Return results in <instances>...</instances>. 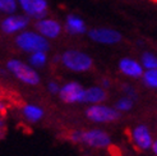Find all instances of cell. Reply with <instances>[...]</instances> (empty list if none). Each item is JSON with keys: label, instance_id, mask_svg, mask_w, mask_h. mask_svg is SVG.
<instances>
[{"label": "cell", "instance_id": "4", "mask_svg": "<svg viewBox=\"0 0 157 156\" xmlns=\"http://www.w3.org/2000/svg\"><path fill=\"white\" fill-rule=\"evenodd\" d=\"M86 116L95 123H110L119 118V110L104 104H93L86 109Z\"/></svg>", "mask_w": 157, "mask_h": 156}, {"label": "cell", "instance_id": "14", "mask_svg": "<svg viewBox=\"0 0 157 156\" xmlns=\"http://www.w3.org/2000/svg\"><path fill=\"white\" fill-rule=\"evenodd\" d=\"M67 31L70 33H83L86 31L83 21L74 15H69L67 21Z\"/></svg>", "mask_w": 157, "mask_h": 156}, {"label": "cell", "instance_id": "8", "mask_svg": "<svg viewBox=\"0 0 157 156\" xmlns=\"http://www.w3.org/2000/svg\"><path fill=\"white\" fill-rule=\"evenodd\" d=\"M90 37L93 41L100 44H116L121 40V35L114 29L109 28H97L90 32Z\"/></svg>", "mask_w": 157, "mask_h": 156}, {"label": "cell", "instance_id": "24", "mask_svg": "<svg viewBox=\"0 0 157 156\" xmlns=\"http://www.w3.org/2000/svg\"><path fill=\"white\" fill-rule=\"evenodd\" d=\"M21 4L23 6V9H25L28 14L31 12V4H32V0H21Z\"/></svg>", "mask_w": 157, "mask_h": 156}, {"label": "cell", "instance_id": "3", "mask_svg": "<svg viewBox=\"0 0 157 156\" xmlns=\"http://www.w3.org/2000/svg\"><path fill=\"white\" fill-rule=\"evenodd\" d=\"M61 61L73 72H86L92 67V59L82 51L68 50L61 55Z\"/></svg>", "mask_w": 157, "mask_h": 156}, {"label": "cell", "instance_id": "26", "mask_svg": "<svg viewBox=\"0 0 157 156\" xmlns=\"http://www.w3.org/2000/svg\"><path fill=\"white\" fill-rule=\"evenodd\" d=\"M101 83H102V87H109V86H110V81L109 80H102V82H101Z\"/></svg>", "mask_w": 157, "mask_h": 156}, {"label": "cell", "instance_id": "25", "mask_svg": "<svg viewBox=\"0 0 157 156\" xmlns=\"http://www.w3.org/2000/svg\"><path fill=\"white\" fill-rule=\"evenodd\" d=\"M152 151H153V154L157 156V139H155V141H153V145H152Z\"/></svg>", "mask_w": 157, "mask_h": 156}, {"label": "cell", "instance_id": "5", "mask_svg": "<svg viewBox=\"0 0 157 156\" xmlns=\"http://www.w3.org/2000/svg\"><path fill=\"white\" fill-rule=\"evenodd\" d=\"M59 97L61 101L67 104H75V103H83L84 97V88L77 82H69L60 87Z\"/></svg>", "mask_w": 157, "mask_h": 156}, {"label": "cell", "instance_id": "11", "mask_svg": "<svg viewBox=\"0 0 157 156\" xmlns=\"http://www.w3.org/2000/svg\"><path fill=\"white\" fill-rule=\"evenodd\" d=\"M28 25V18L22 17V15H15V17L6 18L2 23V29L5 33H14L17 31L25 28Z\"/></svg>", "mask_w": 157, "mask_h": 156}, {"label": "cell", "instance_id": "20", "mask_svg": "<svg viewBox=\"0 0 157 156\" xmlns=\"http://www.w3.org/2000/svg\"><path fill=\"white\" fill-rule=\"evenodd\" d=\"M0 8L5 13H12L15 9V2L14 0H0Z\"/></svg>", "mask_w": 157, "mask_h": 156}, {"label": "cell", "instance_id": "7", "mask_svg": "<svg viewBox=\"0 0 157 156\" xmlns=\"http://www.w3.org/2000/svg\"><path fill=\"white\" fill-rule=\"evenodd\" d=\"M82 143H86L90 147H95V149H105L110 146L111 141L107 133H105L101 129H91L83 132V141Z\"/></svg>", "mask_w": 157, "mask_h": 156}, {"label": "cell", "instance_id": "21", "mask_svg": "<svg viewBox=\"0 0 157 156\" xmlns=\"http://www.w3.org/2000/svg\"><path fill=\"white\" fill-rule=\"evenodd\" d=\"M69 139L74 143H82L83 141V131H73L69 136Z\"/></svg>", "mask_w": 157, "mask_h": 156}, {"label": "cell", "instance_id": "12", "mask_svg": "<svg viewBox=\"0 0 157 156\" xmlns=\"http://www.w3.org/2000/svg\"><path fill=\"white\" fill-rule=\"evenodd\" d=\"M106 99V92L102 87L98 86H93V87L86 88L84 90V97H83V103H87L90 105L93 104H101L102 101Z\"/></svg>", "mask_w": 157, "mask_h": 156}, {"label": "cell", "instance_id": "16", "mask_svg": "<svg viewBox=\"0 0 157 156\" xmlns=\"http://www.w3.org/2000/svg\"><path fill=\"white\" fill-rule=\"evenodd\" d=\"M143 82L147 87L157 88V68L147 69L143 74Z\"/></svg>", "mask_w": 157, "mask_h": 156}, {"label": "cell", "instance_id": "2", "mask_svg": "<svg viewBox=\"0 0 157 156\" xmlns=\"http://www.w3.org/2000/svg\"><path fill=\"white\" fill-rule=\"evenodd\" d=\"M6 68L9 69V72L14 74L18 80L26 84L29 86H36L40 82V77H38L37 72L33 68H31L29 65H26L25 63L17 60V59H12L6 63Z\"/></svg>", "mask_w": 157, "mask_h": 156}, {"label": "cell", "instance_id": "10", "mask_svg": "<svg viewBox=\"0 0 157 156\" xmlns=\"http://www.w3.org/2000/svg\"><path fill=\"white\" fill-rule=\"evenodd\" d=\"M36 28L42 36L49 37V38H55L58 37L61 32V27L58 22L52 19H42L36 23Z\"/></svg>", "mask_w": 157, "mask_h": 156}, {"label": "cell", "instance_id": "17", "mask_svg": "<svg viewBox=\"0 0 157 156\" xmlns=\"http://www.w3.org/2000/svg\"><path fill=\"white\" fill-rule=\"evenodd\" d=\"M133 103H134V100L125 95L124 97H121V99H119L116 101L115 109H117L119 111H128L133 107Z\"/></svg>", "mask_w": 157, "mask_h": 156}, {"label": "cell", "instance_id": "1", "mask_svg": "<svg viewBox=\"0 0 157 156\" xmlns=\"http://www.w3.org/2000/svg\"><path fill=\"white\" fill-rule=\"evenodd\" d=\"M15 44L18 45V48L28 53L46 51L49 49V42L45 36L35 32H22L15 38Z\"/></svg>", "mask_w": 157, "mask_h": 156}, {"label": "cell", "instance_id": "9", "mask_svg": "<svg viewBox=\"0 0 157 156\" xmlns=\"http://www.w3.org/2000/svg\"><path fill=\"white\" fill-rule=\"evenodd\" d=\"M143 65L139 64L138 61L129 59V58H124L120 60L119 63V69L120 72L128 77L132 78H139V77H143L144 72H143Z\"/></svg>", "mask_w": 157, "mask_h": 156}, {"label": "cell", "instance_id": "27", "mask_svg": "<svg viewBox=\"0 0 157 156\" xmlns=\"http://www.w3.org/2000/svg\"><path fill=\"white\" fill-rule=\"evenodd\" d=\"M155 2H157V0H155Z\"/></svg>", "mask_w": 157, "mask_h": 156}, {"label": "cell", "instance_id": "22", "mask_svg": "<svg viewBox=\"0 0 157 156\" xmlns=\"http://www.w3.org/2000/svg\"><path fill=\"white\" fill-rule=\"evenodd\" d=\"M124 92H125V95L129 96V97H132L133 100H137V93H136V91L133 90L132 87H129V86H125V87H124Z\"/></svg>", "mask_w": 157, "mask_h": 156}, {"label": "cell", "instance_id": "13", "mask_svg": "<svg viewBox=\"0 0 157 156\" xmlns=\"http://www.w3.org/2000/svg\"><path fill=\"white\" fill-rule=\"evenodd\" d=\"M22 114L23 116L31 123H36L38 120L42 119L44 116V110L37 106V105H32V104H28V105H25L22 109Z\"/></svg>", "mask_w": 157, "mask_h": 156}, {"label": "cell", "instance_id": "15", "mask_svg": "<svg viewBox=\"0 0 157 156\" xmlns=\"http://www.w3.org/2000/svg\"><path fill=\"white\" fill-rule=\"evenodd\" d=\"M46 9H48V4L45 0H32L29 15L35 18H44L46 14Z\"/></svg>", "mask_w": 157, "mask_h": 156}, {"label": "cell", "instance_id": "18", "mask_svg": "<svg viewBox=\"0 0 157 156\" xmlns=\"http://www.w3.org/2000/svg\"><path fill=\"white\" fill-rule=\"evenodd\" d=\"M29 63H31V65H33L36 68H40V67L45 65V63H46V54H45V51L32 53V55H31V58H29Z\"/></svg>", "mask_w": 157, "mask_h": 156}, {"label": "cell", "instance_id": "23", "mask_svg": "<svg viewBox=\"0 0 157 156\" xmlns=\"http://www.w3.org/2000/svg\"><path fill=\"white\" fill-rule=\"evenodd\" d=\"M48 88H49V92H51V93H59V91H60L58 83H55V82H50Z\"/></svg>", "mask_w": 157, "mask_h": 156}, {"label": "cell", "instance_id": "19", "mask_svg": "<svg viewBox=\"0 0 157 156\" xmlns=\"http://www.w3.org/2000/svg\"><path fill=\"white\" fill-rule=\"evenodd\" d=\"M142 65L146 69H155L157 68V57L152 53H144L142 55Z\"/></svg>", "mask_w": 157, "mask_h": 156}, {"label": "cell", "instance_id": "6", "mask_svg": "<svg viewBox=\"0 0 157 156\" xmlns=\"http://www.w3.org/2000/svg\"><path fill=\"white\" fill-rule=\"evenodd\" d=\"M132 139H133V143L137 149L146 151V150H150L152 149V145H153V138L151 135V131L148 129L147 126H137L132 132Z\"/></svg>", "mask_w": 157, "mask_h": 156}]
</instances>
